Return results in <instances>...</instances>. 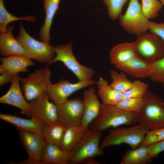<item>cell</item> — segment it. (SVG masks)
<instances>
[{"mask_svg": "<svg viewBox=\"0 0 164 164\" xmlns=\"http://www.w3.org/2000/svg\"><path fill=\"white\" fill-rule=\"evenodd\" d=\"M138 113L125 111L116 106L100 104L97 115L89 124V129L99 132L122 125H132L138 122Z\"/></svg>", "mask_w": 164, "mask_h": 164, "instance_id": "cell-1", "label": "cell"}, {"mask_svg": "<svg viewBox=\"0 0 164 164\" xmlns=\"http://www.w3.org/2000/svg\"><path fill=\"white\" fill-rule=\"evenodd\" d=\"M142 98L143 104L138 112V122L150 130L164 128V105L162 99L148 91Z\"/></svg>", "mask_w": 164, "mask_h": 164, "instance_id": "cell-2", "label": "cell"}, {"mask_svg": "<svg viewBox=\"0 0 164 164\" xmlns=\"http://www.w3.org/2000/svg\"><path fill=\"white\" fill-rule=\"evenodd\" d=\"M150 130L145 126L139 124L128 128L109 129L108 133L102 140L99 148L103 150L112 145L126 144L131 149L138 148L147 132Z\"/></svg>", "mask_w": 164, "mask_h": 164, "instance_id": "cell-3", "label": "cell"}, {"mask_svg": "<svg viewBox=\"0 0 164 164\" xmlns=\"http://www.w3.org/2000/svg\"><path fill=\"white\" fill-rule=\"evenodd\" d=\"M19 32L16 39L30 56L31 59L42 64L49 65L55 57L54 47L49 43L39 41L30 36L25 30L22 23L19 26Z\"/></svg>", "mask_w": 164, "mask_h": 164, "instance_id": "cell-4", "label": "cell"}, {"mask_svg": "<svg viewBox=\"0 0 164 164\" xmlns=\"http://www.w3.org/2000/svg\"><path fill=\"white\" fill-rule=\"evenodd\" d=\"M102 135V132L89 129L70 152L69 164H80L87 159L104 155L103 150L99 148Z\"/></svg>", "mask_w": 164, "mask_h": 164, "instance_id": "cell-5", "label": "cell"}, {"mask_svg": "<svg viewBox=\"0 0 164 164\" xmlns=\"http://www.w3.org/2000/svg\"><path fill=\"white\" fill-rule=\"evenodd\" d=\"M54 48L56 56L50 65L53 63L61 61L73 73L79 81L93 80L94 70L81 64L76 59L73 52L72 41L64 45H58L54 47Z\"/></svg>", "mask_w": 164, "mask_h": 164, "instance_id": "cell-6", "label": "cell"}, {"mask_svg": "<svg viewBox=\"0 0 164 164\" xmlns=\"http://www.w3.org/2000/svg\"><path fill=\"white\" fill-rule=\"evenodd\" d=\"M51 72L46 66L29 74L26 77L21 78V87L24 97L30 101L46 91L51 84Z\"/></svg>", "mask_w": 164, "mask_h": 164, "instance_id": "cell-7", "label": "cell"}, {"mask_svg": "<svg viewBox=\"0 0 164 164\" xmlns=\"http://www.w3.org/2000/svg\"><path fill=\"white\" fill-rule=\"evenodd\" d=\"M149 21L144 15L142 5L138 0H130L126 12L119 16L120 23L123 29L137 36L149 30Z\"/></svg>", "mask_w": 164, "mask_h": 164, "instance_id": "cell-8", "label": "cell"}, {"mask_svg": "<svg viewBox=\"0 0 164 164\" xmlns=\"http://www.w3.org/2000/svg\"><path fill=\"white\" fill-rule=\"evenodd\" d=\"M134 42L137 56L151 63L164 57V41L156 35L144 33Z\"/></svg>", "mask_w": 164, "mask_h": 164, "instance_id": "cell-9", "label": "cell"}, {"mask_svg": "<svg viewBox=\"0 0 164 164\" xmlns=\"http://www.w3.org/2000/svg\"><path fill=\"white\" fill-rule=\"evenodd\" d=\"M55 104L58 121L67 127L81 125L84 112L83 99L77 97L67 99L61 104Z\"/></svg>", "mask_w": 164, "mask_h": 164, "instance_id": "cell-10", "label": "cell"}, {"mask_svg": "<svg viewBox=\"0 0 164 164\" xmlns=\"http://www.w3.org/2000/svg\"><path fill=\"white\" fill-rule=\"evenodd\" d=\"M94 80L89 81H79L77 83L72 84L68 80L61 79L56 83L50 84L46 92L49 99L55 104H61L73 93L83 88L95 84Z\"/></svg>", "mask_w": 164, "mask_h": 164, "instance_id": "cell-11", "label": "cell"}, {"mask_svg": "<svg viewBox=\"0 0 164 164\" xmlns=\"http://www.w3.org/2000/svg\"><path fill=\"white\" fill-rule=\"evenodd\" d=\"M49 100L45 91L29 102L33 112L32 118L43 125L57 121L56 106Z\"/></svg>", "mask_w": 164, "mask_h": 164, "instance_id": "cell-12", "label": "cell"}, {"mask_svg": "<svg viewBox=\"0 0 164 164\" xmlns=\"http://www.w3.org/2000/svg\"><path fill=\"white\" fill-rule=\"evenodd\" d=\"M21 78L19 73L15 74L8 91L0 97V103L16 107L20 110L22 114L32 118L33 112L31 106L23 96L21 90L20 82Z\"/></svg>", "mask_w": 164, "mask_h": 164, "instance_id": "cell-13", "label": "cell"}, {"mask_svg": "<svg viewBox=\"0 0 164 164\" xmlns=\"http://www.w3.org/2000/svg\"><path fill=\"white\" fill-rule=\"evenodd\" d=\"M17 130L29 158L42 161L43 151L46 143L41 132H32L18 128Z\"/></svg>", "mask_w": 164, "mask_h": 164, "instance_id": "cell-14", "label": "cell"}, {"mask_svg": "<svg viewBox=\"0 0 164 164\" xmlns=\"http://www.w3.org/2000/svg\"><path fill=\"white\" fill-rule=\"evenodd\" d=\"M14 25H10L7 31L0 33V55L2 57L16 56L32 59L19 42L12 34Z\"/></svg>", "mask_w": 164, "mask_h": 164, "instance_id": "cell-15", "label": "cell"}, {"mask_svg": "<svg viewBox=\"0 0 164 164\" xmlns=\"http://www.w3.org/2000/svg\"><path fill=\"white\" fill-rule=\"evenodd\" d=\"M115 66L118 69L136 78L149 77L152 71V63L138 56Z\"/></svg>", "mask_w": 164, "mask_h": 164, "instance_id": "cell-16", "label": "cell"}, {"mask_svg": "<svg viewBox=\"0 0 164 164\" xmlns=\"http://www.w3.org/2000/svg\"><path fill=\"white\" fill-rule=\"evenodd\" d=\"M83 95L84 112L81 125L88 127L97 115L101 103L98 99L94 87L85 89Z\"/></svg>", "mask_w": 164, "mask_h": 164, "instance_id": "cell-17", "label": "cell"}, {"mask_svg": "<svg viewBox=\"0 0 164 164\" xmlns=\"http://www.w3.org/2000/svg\"><path fill=\"white\" fill-rule=\"evenodd\" d=\"M60 0H43L46 17L43 25L39 32L41 41L49 43L51 38V27L54 16L57 10Z\"/></svg>", "mask_w": 164, "mask_h": 164, "instance_id": "cell-18", "label": "cell"}, {"mask_svg": "<svg viewBox=\"0 0 164 164\" xmlns=\"http://www.w3.org/2000/svg\"><path fill=\"white\" fill-rule=\"evenodd\" d=\"M70 153L59 146L46 143L43 150L42 161L44 164H69Z\"/></svg>", "mask_w": 164, "mask_h": 164, "instance_id": "cell-19", "label": "cell"}, {"mask_svg": "<svg viewBox=\"0 0 164 164\" xmlns=\"http://www.w3.org/2000/svg\"><path fill=\"white\" fill-rule=\"evenodd\" d=\"M135 42H125L113 47L110 52L111 63L115 66L137 56Z\"/></svg>", "mask_w": 164, "mask_h": 164, "instance_id": "cell-20", "label": "cell"}, {"mask_svg": "<svg viewBox=\"0 0 164 164\" xmlns=\"http://www.w3.org/2000/svg\"><path fill=\"white\" fill-rule=\"evenodd\" d=\"M96 84L98 89L97 96L100 98L102 103L115 106L123 98V93L112 87L102 77L99 78Z\"/></svg>", "mask_w": 164, "mask_h": 164, "instance_id": "cell-21", "label": "cell"}, {"mask_svg": "<svg viewBox=\"0 0 164 164\" xmlns=\"http://www.w3.org/2000/svg\"><path fill=\"white\" fill-rule=\"evenodd\" d=\"M0 60L2 63L0 65V72L5 70H9L15 73L26 72L29 67L35 65L31 59L20 56L1 57Z\"/></svg>", "mask_w": 164, "mask_h": 164, "instance_id": "cell-22", "label": "cell"}, {"mask_svg": "<svg viewBox=\"0 0 164 164\" xmlns=\"http://www.w3.org/2000/svg\"><path fill=\"white\" fill-rule=\"evenodd\" d=\"M88 129V127L81 125L67 127L59 146L70 153Z\"/></svg>", "mask_w": 164, "mask_h": 164, "instance_id": "cell-23", "label": "cell"}, {"mask_svg": "<svg viewBox=\"0 0 164 164\" xmlns=\"http://www.w3.org/2000/svg\"><path fill=\"white\" fill-rule=\"evenodd\" d=\"M0 119L13 125L17 128L33 132H41L43 126L32 118L26 119L14 115L0 114Z\"/></svg>", "mask_w": 164, "mask_h": 164, "instance_id": "cell-24", "label": "cell"}, {"mask_svg": "<svg viewBox=\"0 0 164 164\" xmlns=\"http://www.w3.org/2000/svg\"><path fill=\"white\" fill-rule=\"evenodd\" d=\"M67 127L58 121L43 125L42 134L46 142L59 146Z\"/></svg>", "mask_w": 164, "mask_h": 164, "instance_id": "cell-25", "label": "cell"}, {"mask_svg": "<svg viewBox=\"0 0 164 164\" xmlns=\"http://www.w3.org/2000/svg\"><path fill=\"white\" fill-rule=\"evenodd\" d=\"M152 161L146 147L126 151L122 157L120 164H148Z\"/></svg>", "mask_w": 164, "mask_h": 164, "instance_id": "cell-26", "label": "cell"}, {"mask_svg": "<svg viewBox=\"0 0 164 164\" xmlns=\"http://www.w3.org/2000/svg\"><path fill=\"white\" fill-rule=\"evenodd\" d=\"M20 20L33 22L36 21V19L33 15L21 17L13 15L6 9L4 0H0V32H5L7 31V26L9 22Z\"/></svg>", "mask_w": 164, "mask_h": 164, "instance_id": "cell-27", "label": "cell"}, {"mask_svg": "<svg viewBox=\"0 0 164 164\" xmlns=\"http://www.w3.org/2000/svg\"><path fill=\"white\" fill-rule=\"evenodd\" d=\"M110 73L112 80L110 85L115 89L123 93L131 87L133 82L128 78L123 72L118 73L114 70H112L110 71Z\"/></svg>", "mask_w": 164, "mask_h": 164, "instance_id": "cell-28", "label": "cell"}, {"mask_svg": "<svg viewBox=\"0 0 164 164\" xmlns=\"http://www.w3.org/2000/svg\"><path fill=\"white\" fill-rule=\"evenodd\" d=\"M143 13L148 19H154L159 15L162 5L158 0H142Z\"/></svg>", "mask_w": 164, "mask_h": 164, "instance_id": "cell-29", "label": "cell"}, {"mask_svg": "<svg viewBox=\"0 0 164 164\" xmlns=\"http://www.w3.org/2000/svg\"><path fill=\"white\" fill-rule=\"evenodd\" d=\"M148 84L139 80H135L131 87L123 93V98H142L148 91Z\"/></svg>", "mask_w": 164, "mask_h": 164, "instance_id": "cell-30", "label": "cell"}, {"mask_svg": "<svg viewBox=\"0 0 164 164\" xmlns=\"http://www.w3.org/2000/svg\"><path fill=\"white\" fill-rule=\"evenodd\" d=\"M143 102L142 98H123L115 106L127 112L138 113L142 108Z\"/></svg>", "mask_w": 164, "mask_h": 164, "instance_id": "cell-31", "label": "cell"}, {"mask_svg": "<svg viewBox=\"0 0 164 164\" xmlns=\"http://www.w3.org/2000/svg\"><path fill=\"white\" fill-rule=\"evenodd\" d=\"M107 6L108 14L113 21L116 20L121 15L122 9L128 0H103Z\"/></svg>", "mask_w": 164, "mask_h": 164, "instance_id": "cell-32", "label": "cell"}, {"mask_svg": "<svg viewBox=\"0 0 164 164\" xmlns=\"http://www.w3.org/2000/svg\"><path fill=\"white\" fill-rule=\"evenodd\" d=\"M164 140V128L149 130L146 133L138 147H146Z\"/></svg>", "mask_w": 164, "mask_h": 164, "instance_id": "cell-33", "label": "cell"}, {"mask_svg": "<svg viewBox=\"0 0 164 164\" xmlns=\"http://www.w3.org/2000/svg\"><path fill=\"white\" fill-rule=\"evenodd\" d=\"M149 77L152 81L159 83L164 86V57L152 63V71Z\"/></svg>", "mask_w": 164, "mask_h": 164, "instance_id": "cell-34", "label": "cell"}, {"mask_svg": "<svg viewBox=\"0 0 164 164\" xmlns=\"http://www.w3.org/2000/svg\"><path fill=\"white\" fill-rule=\"evenodd\" d=\"M146 147L152 158L157 157L160 153L164 151V140L149 145Z\"/></svg>", "mask_w": 164, "mask_h": 164, "instance_id": "cell-35", "label": "cell"}, {"mask_svg": "<svg viewBox=\"0 0 164 164\" xmlns=\"http://www.w3.org/2000/svg\"><path fill=\"white\" fill-rule=\"evenodd\" d=\"M148 29L151 33L158 36L164 41V23H158L149 21Z\"/></svg>", "mask_w": 164, "mask_h": 164, "instance_id": "cell-36", "label": "cell"}, {"mask_svg": "<svg viewBox=\"0 0 164 164\" xmlns=\"http://www.w3.org/2000/svg\"><path fill=\"white\" fill-rule=\"evenodd\" d=\"M0 73L1 87L8 83H11L14 80L16 74L8 70H4Z\"/></svg>", "mask_w": 164, "mask_h": 164, "instance_id": "cell-37", "label": "cell"}, {"mask_svg": "<svg viewBox=\"0 0 164 164\" xmlns=\"http://www.w3.org/2000/svg\"><path fill=\"white\" fill-rule=\"evenodd\" d=\"M13 164H44L42 161H39L29 158L26 160L20 162H11Z\"/></svg>", "mask_w": 164, "mask_h": 164, "instance_id": "cell-38", "label": "cell"}, {"mask_svg": "<svg viewBox=\"0 0 164 164\" xmlns=\"http://www.w3.org/2000/svg\"><path fill=\"white\" fill-rule=\"evenodd\" d=\"M81 163L85 164H99V163L95 161L93 158H91L86 159L83 161Z\"/></svg>", "mask_w": 164, "mask_h": 164, "instance_id": "cell-39", "label": "cell"}, {"mask_svg": "<svg viewBox=\"0 0 164 164\" xmlns=\"http://www.w3.org/2000/svg\"><path fill=\"white\" fill-rule=\"evenodd\" d=\"M162 5H164V0H160L159 1Z\"/></svg>", "mask_w": 164, "mask_h": 164, "instance_id": "cell-40", "label": "cell"}, {"mask_svg": "<svg viewBox=\"0 0 164 164\" xmlns=\"http://www.w3.org/2000/svg\"><path fill=\"white\" fill-rule=\"evenodd\" d=\"M162 104H163V105H164V102H162Z\"/></svg>", "mask_w": 164, "mask_h": 164, "instance_id": "cell-41", "label": "cell"}]
</instances>
